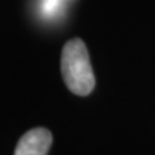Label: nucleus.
I'll return each mask as SVG.
<instances>
[{"label":"nucleus","mask_w":155,"mask_h":155,"mask_svg":"<svg viewBox=\"0 0 155 155\" xmlns=\"http://www.w3.org/2000/svg\"><path fill=\"white\" fill-rule=\"evenodd\" d=\"M61 68L63 81L71 92L86 96L95 88V75L88 49L81 39H71L62 50Z\"/></svg>","instance_id":"f257e3e1"},{"label":"nucleus","mask_w":155,"mask_h":155,"mask_svg":"<svg viewBox=\"0 0 155 155\" xmlns=\"http://www.w3.org/2000/svg\"><path fill=\"white\" fill-rule=\"evenodd\" d=\"M52 139V134L46 128L30 129L19 139L15 155H48Z\"/></svg>","instance_id":"f03ea898"}]
</instances>
